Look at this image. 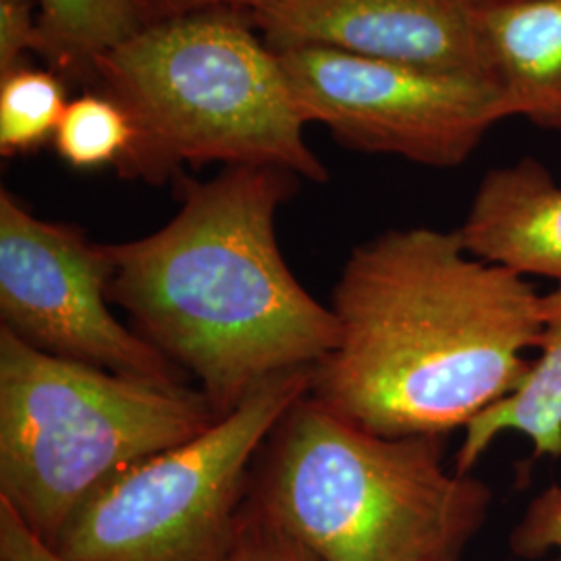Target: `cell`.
<instances>
[{"label":"cell","instance_id":"6da1fadb","mask_svg":"<svg viewBox=\"0 0 561 561\" xmlns=\"http://www.w3.org/2000/svg\"><path fill=\"white\" fill-rule=\"evenodd\" d=\"M340 340L308 398L379 437H449L510 398L539 347L541 296L466 252L456 231L391 229L333 289Z\"/></svg>","mask_w":561,"mask_h":561},{"label":"cell","instance_id":"7a4b0ae2","mask_svg":"<svg viewBox=\"0 0 561 561\" xmlns=\"http://www.w3.org/2000/svg\"><path fill=\"white\" fill-rule=\"evenodd\" d=\"M298 175L225 167L181 181L180 213L159 231L108 243V300L181 373H192L219 419L266 382L312 370L340 340L335 312L280 254L277 213Z\"/></svg>","mask_w":561,"mask_h":561},{"label":"cell","instance_id":"3957f363","mask_svg":"<svg viewBox=\"0 0 561 561\" xmlns=\"http://www.w3.org/2000/svg\"><path fill=\"white\" fill-rule=\"evenodd\" d=\"M445 442L373 435L306 393L262 445L248 500L321 561H461L493 491L443 466Z\"/></svg>","mask_w":561,"mask_h":561},{"label":"cell","instance_id":"277c9868","mask_svg":"<svg viewBox=\"0 0 561 561\" xmlns=\"http://www.w3.org/2000/svg\"><path fill=\"white\" fill-rule=\"evenodd\" d=\"M248 13L215 9L148 25L99 59L94 81L125 111L123 180L161 185L183 164L275 167L324 183L279 55Z\"/></svg>","mask_w":561,"mask_h":561},{"label":"cell","instance_id":"5b68a950","mask_svg":"<svg viewBox=\"0 0 561 561\" xmlns=\"http://www.w3.org/2000/svg\"><path fill=\"white\" fill-rule=\"evenodd\" d=\"M217 421L201 389L57 358L0 327V500L48 547L102 482Z\"/></svg>","mask_w":561,"mask_h":561},{"label":"cell","instance_id":"8992f818","mask_svg":"<svg viewBox=\"0 0 561 561\" xmlns=\"http://www.w3.org/2000/svg\"><path fill=\"white\" fill-rule=\"evenodd\" d=\"M312 370L266 382L208 431L123 468L50 547L60 561H231L254 461Z\"/></svg>","mask_w":561,"mask_h":561},{"label":"cell","instance_id":"52a82bcc","mask_svg":"<svg viewBox=\"0 0 561 561\" xmlns=\"http://www.w3.org/2000/svg\"><path fill=\"white\" fill-rule=\"evenodd\" d=\"M277 55L301 119L352 150L456 169L510 119L491 81L321 46Z\"/></svg>","mask_w":561,"mask_h":561},{"label":"cell","instance_id":"ba28073f","mask_svg":"<svg viewBox=\"0 0 561 561\" xmlns=\"http://www.w3.org/2000/svg\"><path fill=\"white\" fill-rule=\"evenodd\" d=\"M115 273L106 243L32 215L0 190V317L34 350L117 375L181 385L183 373L108 310Z\"/></svg>","mask_w":561,"mask_h":561},{"label":"cell","instance_id":"9c48e42d","mask_svg":"<svg viewBox=\"0 0 561 561\" xmlns=\"http://www.w3.org/2000/svg\"><path fill=\"white\" fill-rule=\"evenodd\" d=\"M484 2L264 0L248 18L275 53L321 46L491 81L481 38Z\"/></svg>","mask_w":561,"mask_h":561},{"label":"cell","instance_id":"30bf717a","mask_svg":"<svg viewBox=\"0 0 561 561\" xmlns=\"http://www.w3.org/2000/svg\"><path fill=\"white\" fill-rule=\"evenodd\" d=\"M456 233L474 259L561 283V185L533 157L491 169Z\"/></svg>","mask_w":561,"mask_h":561},{"label":"cell","instance_id":"8fae6325","mask_svg":"<svg viewBox=\"0 0 561 561\" xmlns=\"http://www.w3.org/2000/svg\"><path fill=\"white\" fill-rule=\"evenodd\" d=\"M481 38L510 117L561 134V0H486Z\"/></svg>","mask_w":561,"mask_h":561},{"label":"cell","instance_id":"7c38bea8","mask_svg":"<svg viewBox=\"0 0 561 561\" xmlns=\"http://www.w3.org/2000/svg\"><path fill=\"white\" fill-rule=\"evenodd\" d=\"M539 358L520 387L463 428L456 472L472 474L484 451L503 433L533 443L535 458H561V283L541 296Z\"/></svg>","mask_w":561,"mask_h":561},{"label":"cell","instance_id":"4fadbf2b","mask_svg":"<svg viewBox=\"0 0 561 561\" xmlns=\"http://www.w3.org/2000/svg\"><path fill=\"white\" fill-rule=\"evenodd\" d=\"M38 2V55L59 71L90 80L101 57L159 21L148 0Z\"/></svg>","mask_w":561,"mask_h":561},{"label":"cell","instance_id":"5bb4252c","mask_svg":"<svg viewBox=\"0 0 561 561\" xmlns=\"http://www.w3.org/2000/svg\"><path fill=\"white\" fill-rule=\"evenodd\" d=\"M62 81L42 69L21 67L0 78V152L18 157L55 140L67 108Z\"/></svg>","mask_w":561,"mask_h":561},{"label":"cell","instance_id":"9a60e30c","mask_svg":"<svg viewBox=\"0 0 561 561\" xmlns=\"http://www.w3.org/2000/svg\"><path fill=\"white\" fill-rule=\"evenodd\" d=\"M131 141L134 127L125 111L102 92H92L67 104L53 144L73 169H117Z\"/></svg>","mask_w":561,"mask_h":561},{"label":"cell","instance_id":"2e32d148","mask_svg":"<svg viewBox=\"0 0 561 561\" xmlns=\"http://www.w3.org/2000/svg\"><path fill=\"white\" fill-rule=\"evenodd\" d=\"M231 561H321L248 500Z\"/></svg>","mask_w":561,"mask_h":561},{"label":"cell","instance_id":"e0dca14e","mask_svg":"<svg viewBox=\"0 0 561 561\" xmlns=\"http://www.w3.org/2000/svg\"><path fill=\"white\" fill-rule=\"evenodd\" d=\"M510 549L524 560L558 551L561 561V486L551 484L528 503L510 535Z\"/></svg>","mask_w":561,"mask_h":561},{"label":"cell","instance_id":"ac0fdd59","mask_svg":"<svg viewBox=\"0 0 561 561\" xmlns=\"http://www.w3.org/2000/svg\"><path fill=\"white\" fill-rule=\"evenodd\" d=\"M38 20H34L32 0H0V78L25 67V53H38Z\"/></svg>","mask_w":561,"mask_h":561},{"label":"cell","instance_id":"d6986e66","mask_svg":"<svg viewBox=\"0 0 561 561\" xmlns=\"http://www.w3.org/2000/svg\"><path fill=\"white\" fill-rule=\"evenodd\" d=\"M0 561H60L59 556L41 541L15 510L0 500Z\"/></svg>","mask_w":561,"mask_h":561},{"label":"cell","instance_id":"ffe728a7","mask_svg":"<svg viewBox=\"0 0 561 561\" xmlns=\"http://www.w3.org/2000/svg\"><path fill=\"white\" fill-rule=\"evenodd\" d=\"M157 20L167 18H180L187 13H201V11H215V9H229L250 13L264 0H148Z\"/></svg>","mask_w":561,"mask_h":561}]
</instances>
